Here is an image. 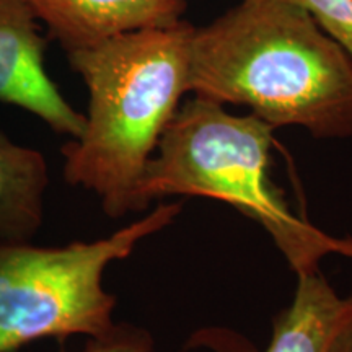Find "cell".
<instances>
[{
	"label": "cell",
	"mask_w": 352,
	"mask_h": 352,
	"mask_svg": "<svg viewBox=\"0 0 352 352\" xmlns=\"http://www.w3.org/2000/svg\"><path fill=\"white\" fill-rule=\"evenodd\" d=\"M50 186L46 158L0 131V239L32 241L44 222Z\"/></svg>",
	"instance_id": "obj_8"
},
{
	"label": "cell",
	"mask_w": 352,
	"mask_h": 352,
	"mask_svg": "<svg viewBox=\"0 0 352 352\" xmlns=\"http://www.w3.org/2000/svg\"><path fill=\"white\" fill-rule=\"evenodd\" d=\"M182 202L152 212L95 241L34 246L0 239V352L34 341H64L76 334L103 338L116 329V297L103 287L109 264L126 259L140 241L164 230Z\"/></svg>",
	"instance_id": "obj_4"
},
{
	"label": "cell",
	"mask_w": 352,
	"mask_h": 352,
	"mask_svg": "<svg viewBox=\"0 0 352 352\" xmlns=\"http://www.w3.org/2000/svg\"><path fill=\"white\" fill-rule=\"evenodd\" d=\"M352 59V0H294Z\"/></svg>",
	"instance_id": "obj_10"
},
{
	"label": "cell",
	"mask_w": 352,
	"mask_h": 352,
	"mask_svg": "<svg viewBox=\"0 0 352 352\" xmlns=\"http://www.w3.org/2000/svg\"><path fill=\"white\" fill-rule=\"evenodd\" d=\"M352 323V292L341 297L320 270L297 276L290 307L274 316L266 352H329Z\"/></svg>",
	"instance_id": "obj_7"
},
{
	"label": "cell",
	"mask_w": 352,
	"mask_h": 352,
	"mask_svg": "<svg viewBox=\"0 0 352 352\" xmlns=\"http://www.w3.org/2000/svg\"><path fill=\"white\" fill-rule=\"evenodd\" d=\"M274 127L254 114L236 116L196 96L179 104L158 140L139 186V206L166 196L227 202L270 233L297 276L320 270L328 254L347 256L349 236L336 239L289 208L271 178Z\"/></svg>",
	"instance_id": "obj_3"
},
{
	"label": "cell",
	"mask_w": 352,
	"mask_h": 352,
	"mask_svg": "<svg viewBox=\"0 0 352 352\" xmlns=\"http://www.w3.org/2000/svg\"><path fill=\"white\" fill-rule=\"evenodd\" d=\"M346 258L352 259V236H349V248H347V256Z\"/></svg>",
	"instance_id": "obj_12"
},
{
	"label": "cell",
	"mask_w": 352,
	"mask_h": 352,
	"mask_svg": "<svg viewBox=\"0 0 352 352\" xmlns=\"http://www.w3.org/2000/svg\"><path fill=\"white\" fill-rule=\"evenodd\" d=\"M195 26L139 30L65 52L88 90L85 127L64 145V179L95 192L103 212H142L139 186L182 96Z\"/></svg>",
	"instance_id": "obj_2"
},
{
	"label": "cell",
	"mask_w": 352,
	"mask_h": 352,
	"mask_svg": "<svg viewBox=\"0 0 352 352\" xmlns=\"http://www.w3.org/2000/svg\"><path fill=\"white\" fill-rule=\"evenodd\" d=\"M23 0H0V103L34 114L56 134L77 139L85 114L69 104L44 67L46 39Z\"/></svg>",
	"instance_id": "obj_5"
},
{
	"label": "cell",
	"mask_w": 352,
	"mask_h": 352,
	"mask_svg": "<svg viewBox=\"0 0 352 352\" xmlns=\"http://www.w3.org/2000/svg\"><path fill=\"white\" fill-rule=\"evenodd\" d=\"M208 347L214 352H256L241 334L223 328L201 329L192 334L188 347ZM153 340L147 329L134 324L118 323L113 333L103 338H88L82 352H152ZM21 352V351H15Z\"/></svg>",
	"instance_id": "obj_9"
},
{
	"label": "cell",
	"mask_w": 352,
	"mask_h": 352,
	"mask_svg": "<svg viewBox=\"0 0 352 352\" xmlns=\"http://www.w3.org/2000/svg\"><path fill=\"white\" fill-rule=\"evenodd\" d=\"M65 52L120 34L168 28L182 21L186 0H23Z\"/></svg>",
	"instance_id": "obj_6"
},
{
	"label": "cell",
	"mask_w": 352,
	"mask_h": 352,
	"mask_svg": "<svg viewBox=\"0 0 352 352\" xmlns=\"http://www.w3.org/2000/svg\"><path fill=\"white\" fill-rule=\"evenodd\" d=\"M189 91L245 104L274 129L352 135V59L294 0H241L208 26H195Z\"/></svg>",
	"instance_id": "obj_1"
},
{
	"label": "cell",
	"mask_w": 352,
	"mask_h": 352,
	"mask_svg": "<svg viewBox=\"0 0 352 352\" xmlns=\"http://www.w3.org/2000/svg\"><path fill=\"white\" fill-rule=\"evenodd\" d=\"M329 352H352V323L346 328V331L338 338Z\"/></svg>",
	"instance_id": "obj_11"
}]
</instances>
